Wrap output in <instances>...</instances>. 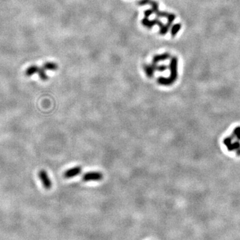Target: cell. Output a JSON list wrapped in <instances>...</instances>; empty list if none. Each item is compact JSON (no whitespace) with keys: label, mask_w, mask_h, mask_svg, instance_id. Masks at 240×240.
I'll use <instances>...</instances> for the list:
<instances>
[{"label":"cell","mask_w":240,"mask_h":240,"mask_svg":"<svg viewBox=\"0 0 240 240\" xmlns=\"http://www.w3.org/2000/svg\"><path fill=\"white\" fill-rule=\"evenodd\" d=\"M39 178H40L43 185L46 190H50L52 188V183L49 176L44 169H42L39 172Z\"/></svg>","instance_id":"cell-3"},{"label":"cell","mask_w":240,"mask_h":240,"mask_svg":"<svg viewBox=\"0 0 240 240\" xmlns=\"http://www.w3.org/2000/svg\"><path fill=\"white\" fill-rule=\"evenodd\" d=\"M176 18V15H174V14H173V13L169 14L168 18H167V19H168V23H167V24H168V25L169 26H170V27L172 26V23H173V21L175 20Z\"/></svg>","instance_id":"cell-16"},{"label":"cell","mask_w":240,"mask_h":240,"mask_svg":"<svg viewBox=\"0 0 240 240\" xmlns=\"http://www.w3.org/2000/svg\"><path fill=\"white\" fill-rule=\"evenodd\" d=\"M170 28L171 27L169 26L168 24L161 26V28H159V34L161 35H165L166 34H167L168 32V31L169 30V29H170Z\"/></svg>","instance_id":"cell-13"},{"label":"cell","mask_w":240,"mask_h":240,"mask_svg":"<svg viewBox=\"0 0 240 240\" xmlns=\"http://www.w3.org/2000/svg\"><path fill=\"white\" fill-rule=\"evenodd\" d=\"M181 25L180 23H176L172 25L171 28V30H170V33L172 37L173 38V37H175V36H176V35L178 34L179 30H181Z\"/></svg>","instance_id":"cell-11"},{"label":"cell","mask_w":240,"mask_h":240,"mask_svg":"<svg viewBox=\"0 0 240 240\" xmlns=\"http://www.w3.org/2000/svg\"><path fill=\"white\" fill-rule=\"evenodd\" d=\"M171 57V54L168 52H166L162 53V54H157L154 55V57H153L152 62L155 63V64H157L159 62H163L166 61V60L169 59Z\"/></svg>","instance_id":"cell-6"},{"label":"cell","mask_w":240,"mask_h":240,"mask_svg":"<svg viewBox=\"0 0 240 240\" xmlns=\"http://www.w3.org/2000/svg\"><path fill=\"white\" fill-rule=\"evenodd\" d=\"M103 179V174L99 171H91L84 174L82 179L84 181H100Z\"/></svg>","instance_id":"cell-2"},{"label":"cell","mask_w":240,"mask_h":240,"mask_svg":"<svg viewBox=\"0 0 240 240\" xmlns=\"http://www.w3.org/2000/svg\"><path fill=\"white\" fill-rule=\"evenodd\" d=\"M40 67L36 66V65H31V66L29 67L28 69H26L25 71V76L28 77L32 76L33 74H36V73L38 72V70Z\"/></svg>","instance_id":"cell-8"},{"label":"cell","mask_w":240,"mask_h":240,"mask_svg":"<svg viewBox=\"0 0 240 240\" xmlns=\"http://www.w3.org/2000/svg\"><path fill=\"white\" fill-rule=\"evenodd\" d=\"M153 13H154V11L152 10V9H147V10H145V11H144V16H145V18H148L150 16L152 15Z\"/></svg>","instance_id":"cell-19"},{"label":"cell","mask_w":240,"mask_h":240,"mask_svg":"<svg viewBox=\"0 0 240 240\" xmlns=\"http://www.w3.org/2000/svg\"><path fill=\"white\" fill-rule=\"evenodd\" d=\"M142 24L144 26H145V28H147L148 29H152L153 27L156 25H158L159 28H161V26L164 25L163 23H162L161 21L158 19H152V20H149V19L147 18H145L142 19Z\"/></svg>","instance_id":"cell-4"},{"label":"cell","mask_w":240,"mask_h":240,"mask_svg":"<svg viewBox=\"0 0 240 240\" xmlns=\"http://www.w3.org/2000/svg\"><path fill=\"white\" fill-rule=\"evenodd\" d=\"M43 68L45 70H50V71H56L58 68L57 65L55 63L53 62H46L43 64Z\"/></svg>","instance_id":"cell-10"},{"label":"cell","mask_w":240,"mask_h":240,"mask_svg":"<svg viewBox=\"0 0 240 240\" xmlns=\"http://www.w3.org/2000/svg\"><path fill=\"white\" fill-rule=\"evenodd\" d=\"M157 83L160 85H162V86H169V85H171L173 83V81L169 78H166V77H160L159 78H157Z\"/></svg>","instance_id":"cell-9"},{"label":"cell","mask_w":240,"mask_h":240,"mask_svg":"<svg viewBox=\"0 0 240 240\" xmlns=\"http://www.w3.org/2000/svg\"><path fill=\"white\" fill-rule=\"evenodd\" d=\"M143 68H144V72L146 74V76L149 77V78H152V77L154 76L155 69L154 67H153L152 64H144V66H143Z\"/></svg>","instance_id":"cell-7"},{"label":"cell","mask_w":240,"mask_h":240,"mask_svg":"<svg viewBox=\"0 0 240 240\" xmlns=\"http://www.w3.org/2000/svg\"><path fill=\"white\" fill-rule=\"evenodd\" d=\"M45 69L43 68V67H40L38 70V75H39V77H40V79L42 80V81H47L48 79V76H47V74H46V73L45 72Z\"/></svg>","instance_id":"cell-12"},{"label":"cell","mask_w":240,"mask_h":240,"mask_svg":"<svg viewBox=\"0 0 240 240\" xmlns=\"http://www.w3.org/2000/svg\"><path fill=\"white\" fill-rule=\"evenodd\" d=\"M156 16L157 18H168L169 15L170 13H168V12H166V11H157L156 13Z\"/></svg>","instance_id":"cell-15"},{"label":"cell","mask_w":240,"mask_h":240,"mask_svg":"<svg viewBox=\"0 0 240 240\" xmlns=\"http://www.w3.org/2000/svg\"><path fill=\"white\" fill-rule=\"evenodd\" d=\"M81 171H82V169L81 167H79V166L74 167V168L67 169V170L64 172V176L65 178H67V179L73 178H74V177H76L78 175H79V174L81 173Z\"/></svg>","instance_id":"cell-5"},{"label":"cell","mask_w":240,"mask_h":240,"mask_svg":"<svg viewBox=\"0 0 240 240\" xmlns=\"http://www.w3.org/2000/svg\"><path fill=\"white\" fill-rule=\"evenodd\" d=\"M149 4L152 6V10L154 11V13H156L157 11H159V5L157 1H154V0H151Z\"/></svg>","instance_id":"cell-14"},{"label":"cell","mask_w":240,"mask_h":240,"mask_svg":"<svg viewBox=\"0 0 240 240\" xmlns=\"http://www.w3.org/2000/svg\"><path fill=\"white\" fill-rule=\"evenodd\" d=\"M178 59L176 57H171L170 64H169V70H170V78L173 82L178 78Z\"/></svg>","instance_id":"cell-1"},{"label":"cell","mask_w":240,"mask_h":240,"mask_svg":"<svg viewBox=\"0 0 240 240\" xmlns=\"http://www.w3.org/2000/svg\"><path fill=\"white\" fill-rule=\"evenodd\" d=\"M150 1H151V0H139V1H138V4H139V6H145V5L149 4Z\"/></svg>","instance_id":"cell-18"},{"label":"cell","mask_w":240,"mask_h":240,"mask_svg":"<svg viewBox=\"0 0 240 240\" xmlns=\"http://www.w3.org/2000/svg\"><path fill=\"white\" fill-rule=\"evenodd\" d=\"M168 69V67L166 65H157V71L158 72H164Z\"/></svg>","instance_id":"cell-17"}]
</instances>
